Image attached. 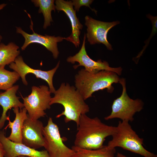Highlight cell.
Returning a JSON list of instances; mask_svg holds the SVG:
<instances>
[{
  "instance_id": "6da1fadb",
  "label": "cell",
  "mask_w": 157,
  "mask_h": 157,
  "mask_svg": "<svg viewBox=\"0 0 157 157\" xmlns=\"http://www.w3.org/2000/svg\"><path fill=\"white\" fill-rule=\"evenodd\" d=\"M74 146L88 150L100 149L106 138L115 132L116 127L102 122L98 117L90 118L86 114L80 116Z\"/></svg>"
},
{
  "instance_id": "7a4b0ae2",
  "label": "cell",
  "mask_w": 157,
  "mask_h": 157,
  "mask_svg": "<svg viewBox=\"0 0 157 157\" xmlns=\"http://www.w3.org/2000/svg\"><path fill=\"white\" fill-rule=\"evenodd\" d=\"M54 94V97L51 99L50 105L58 104L63 105L64 108V110L56 115V118L64 116L66 123L73 121L77 126L81 115L86 114L90 110L89 106L82 95L75 87L64 83H61Z\"/></svg>"
},
{
  "instance_id": "3957f363",
  "label": "cell",
  "mask_w": 157,
  "mask_h": 157,
  "mask_svg": "<svg viewBox=\"0 0 157 157\" xmlns=\"http://www.w3.org/2000/svg\"><path fill=\"white\" fill-rule=\"evenodd\" d=\"M120 79L118 75L112 71L101 70L92 74L82 69L75 76V87L85 100L99 90L106 89L108 92H112V84L119 83Z\"/></svg>"
},
{
  "instance_id": "277c9868",
  "label": "cell",
  "mask_w": 157,
  "mask_h": 157,
  "mask_svg": "<svg viewBox=\"0 0 157 157\" xmlns=\"http://www.w3.org/2000/svg\"><path fill=\"white\" fill-rule=\"evenodd\" d=\"M112 139L107 145L110 147H119L144 157H157L143 146V139L140 138L132 129L129 122L119 121Z\"/></svg>"
},
{
  "instance_id": "5b68a950",
  "label": "cell",
  "mask_w": 157,
  "mask_h": 157,
  "mask_svg": "<svg viewBox=\"0 0 157 157\" xmlns=\"http://www.w3.org/2000/svg\"><path fill=\"white\" fill-rule=\"evenodd\" d=\"M119 83L122 87V94L114 101L110 114L104 119L108 120L118 118L122 121L132 122L134 120L133 116L135 113L142 109L144 103L140 99H133L129 97L126 92L125 79L120 78Z\"/></svg>"
},
{
  "instance_id": "8992f818",
  "label": "cell",
  "mask_w": 157,
  "mask_h": 157,
  "mask_svg": "<svg viewBox=\"0 0 157 157\" xmlns=\"http://www.w3.org/2000/svg\"><path fill=\"white\" fill-rule=\"evenodd\" d=\"M51 93L46 85L33 86L29 95L25 97L22 96L24 107L28 112L29 118L37 120L44 117L46 114L45 111L51 108Z\"/></svg>"
},
{
  "instance_id": "52a82bcc",
  "label": "cell",
  "mask_w": 157,
  "mask_h": 157,
  "mask_svg": "<svg viewBox=\"0 0 157 157\" xmlns=\"http://www.w3.org/2000/svg\"><path fill=\"white\" fill-rule=\"evenodd\" d=\"M43 135L45 141L44 147L50 157H71L74 153L72 149L63 143L58 126L51 117L49 118L47 125L44 127Z\"/></svg>"
},
{
  "instance_id": "ba28073f",
  "label": "cell",
  "mask_w": 157,
  "mask_h": 157,
  "mask_svg": "<svg viewBox=\"0 0 157 157\" xmlns=\"http://www.w3.org/2000/svg\"><path fill=\"white\" fill-rule=\"evenodd\" d=\"M86 39V34H85L80 49L75 55L68 57L67 61L73 64L77 62L79 64L73 66L74 69H76L80 66H83L84 67V69L86 71L91 73H96L101 70H106L112 71L118 75H121L122 70L121 67H111L108 62L106 61H102L101 59L95 61L88 56L85 48Z\"/></svg>"
},
{
  "instance_id": "9c48e42d",
  "label": "cell",
  "mask_w": 157,
  "mask_h": 157,
  "mask_svg": "<svg viewBox=\"0 0 157 157\" xmlns=\"http://www.w3.org/2000/svg\"><path fill=\"white\" fill-rule=\"evenodd\" d=\"M85 24L87 27L86 38L90 44H103L108 50H112V46L107 40V34L112 28L119 24L120 22H104L88 15L85 17Z\"/></svg>"
},
{
  "instance_id": "30bf717a",
  "label": "cell",
  "mask_w": 157,
  "mask_h": 157,
  "mask_svg": "<svg viewBox=\"0 0 157 157\" xmlns=\"http://www.w3.org/2000/svg\"><path fill=\"white\" fill-rule=\"evenodd\" d=\"M60 63V61H59L54 68L47 71L35 69L28 66L24 62L22 57L19 56L14 62L9 65V67L19 74L23 83L25 85H28V82L26 79V75L28 74H32L37 78H40L46 81L49 85L50 92L51 93H54L56 90L53 84V77L59 67Z\"/></svg>"
},
{
  "instance_id": "8fae6325",
  "label": "cell",
  "mask_w": 157,
  "mask_h": 157,
  "mask_svg": "<svg viewBox=\"0 0 157 157\" xmlns=\"http://www.w3.org/2000/svg\"><path fill=\"white\" fill-rule=\"evenodd\" d=\"M44 127L41 121L32 120L28 116L24 122L22 130V143L36 150L44 147Z\"/></svg>"
},
{
  "instance_id": "7c38bea8",
  "label": "cell",
  "mask_w": 157,
  "mask_h": 157,
  "mask_svg": "<svg viewBox=\"0 0 157 157\" xmlns=\"http://www.w3.org/2000/svg\"><path fill=\"white\" fill-rule=\"evenodd\" d=\"M31 28L33 32L32 34L26 33L20 27H16V32L21 34L24 39V43L21 48L22 50H25L31 44L38 43L44 46L51 52L54 58H57L59 53L58 43L62 41L64 39V38L60 36L55 37L46 34L43 35L35 33L33 29L32 25H31Z\"/></svg>"
},
{
  "instance_id": "4fadbf2b",
  "label": "cell",
  "mask_w": 157,
  "mask_h": 157,
  "mask_svg": "<svg viewBox=\"0 0 157 157\" xmlns=\"http://www.w3.org/2000/svg\"><path fill=\"white\" fill-rule=\"evenodd\" d=\"M0 141L4 148L5 157H17L20 156L31 157H50L46 150L39 151L23 143L12 142L6 137L4 130L0 131Z\"/></svg>"
},
{
  "instance_id": "5bb4252c",
  "label": "cell",
  "mask_w": 157,
  "mask_h": 157,
  "mask_svg": "<svg viewBox=\"0 0 157 157\" xmlns=\"http://www.w3.org/2000/svg\"><path fill=\"white\" fill-rule=\"evenodd\" d=\"M55 9L58 11H63L69 18L72 28L71 35L64 39L73 43L76 47H79L80 44L79 36L83 25L77 17L71 1L56 0L55 1Z\"/></svg>"
},
{
  "instance_id": "9a60e30c",
  "label": "cell",
  "mask_w": 157,
  "mask_h": 157,
  "mask_svg": "<svg viewBox=\"0 0 157 157\" xmlns=\"http://www.w3.org/2000/svg\"><path fill=\"white\" fill-rule=\"evenodd\" d=\"M19 88L18 85H15L5 92H0V106L3 108L0 118V130L3 128L7 120V113L9 110L16 107L20 109L24 108L23 104L19 100V98L16 95Z\"/></svg>"
},
{
  "instance_id": "2e32d148",
  "label": "cell",
  "mask_w": 157,
  "mask_h": 157,
  "mask_svg": "<svg viewBox=\"0 0 157 157\" xmlns=\"http://www.w3.org/2000/svg\"><path fill=\"white\" fill-rule=\"evenodd\" d=\"M16 107L13 108V110L15 117L14 120L10 121L9 116H8L7 120L8 123L7 127L11 129V133L7 138L13 142L22 143V131L25 120L28 117L27 110L24 108L20 109Z\"/></svg>"
},
{
  "instance_id": "e0dca14e",
  "label": "cell",
  "mask_w": 157,
  "mask_h": 157,
  "mask_svg": "<svg viewBox=\"0 0 157 157\" xmlns=\"http://www.w3.org/2000/svg\"><path fill=\"white\" fill-rule=\"evenodd\" d=\"M72 149L74 153L71 157H115V148L104 146L101 148L95 150H88L74 146Z\"/></svg>"
},
{
  "instance_id": "ac0fdd59",
  "label": "cell",
  "mask_w": 157,
  "mask_h": 157,
  "mask_svg": "<svg viewBox=\"0 0 157 157\" xmlns=\"http://www.w3.org/2000/svg\"><path fill=\"white\" fill-rule=\"evenodd\" d=\"M19 47L13 42L6 45L0 43V67H5L14 62L19 56L20 51Z\"/></svg>"
},
{
  "instance_id": "d6986e66",
  "label": "cell",
  "mask_w": 157,
  "mask_h": 157,
  "mask_svg": "<svg viewBox=\"0 0 157 157\" xmlns=\"http://www.w3.org/2000/svg\"><path fill=\"white\" fill-rule=\"evenodd\" d=\"M35 6L39 8V13H42L44 18L43 28L46 29L51 25L53 22L51 13L53 10L55 11L54 0H32L31 1Z\"/></svg>"
},
{
  "instance_id": "ffe728a7",
  "label": "cell",
  "mask_w": 157,
  "mask_h": 157,
  "mask_svg": "<svg viewBox=\"0 0 157 157\" xmlns=\"http://www.w3.org/2000/svg\"><path fill=\"white\" fill-rule=\"evenodd\" d=\"M20 77L17 72L8 70L5 67H0V90H6L11 88Z\"/></svg>"
},
{
  "instance_id": "44dd1931",
  "label": "cell",
  "mask_w": 157,
  "mask_h": 157,
  "mask_svg": "<svg viewBox=\"0 0 157 157\" xmlns=\"http://www.w3.org/2000/svg\"><path fill=\"white\" fill-rule=\"evenodd\" d=\"M73 6L74 7V9L76 11L78 12L80 8L82 6H85L88 7L91 10L94 11L97 15V11L92 8L90 6L94 0H73L71 1Z\"/></svg>"
},
{
  "instance_id": "7402d4cb",
  "label": "cell",
  "mask_w": 157,
  "mask_h": 157,
  "mask_svg": "<svg viewBox=\"0 0 157 157\" xmlns=\"http://www.w3.org/2000/svg\"><path fill=\"white\" fill-rule=\"evenodd\" d=\"M5 152L3 145L0 141V157H5Z\"/></svg>"
},
{
  "instance_id": "603a6c76",
  "label": "cell",
  "mask_w": 157,
  "mask_h": 157,
  "mask_svg": "<svg viewBox=\"0 0 157 157\" xmlns=\"http://www.w3.org/2000/svg\"><path fill=\"white\" fill-rule=\"evenodd\" d=\"M116 156L117 157H131L127 156L124 155V154L121 153H120L119 152L117 153Z\"/></svg>"
},
{
  "instance_id": "cb8c5ba5",
  "label": "cell",
  "mask_w": 157,
  "mask_h": 157,
  "mask_svg": "<svg viewBox=\"0 0 157 157\" xmlns=\"http://www.w3.org/2000/svg\"><path fill=\"white\" fill-rule=\"evenodd\" d=\"M7 4L2 3L0 4V10L3 9L6 5Z\"/></svg>"
},
{
  "instance_id": "d4e9b609",
  "label": "cell",
  "mask_w": 157,
  "mask_h": 157,
  "mask_svg": "<svg viewBox=\"0 0 157 157\" xmlns=\"http://www.w3.org/2000/svg\"><path fill=\"white\" fill-rule=\"evenodd\" d=\"M17 157H31L26 156H18Z\"/></svg>"
},
{
  "instance_id": "484cf974",
  "label": "cell",
  "mask_w": 157,
  "mask_h": 157,
  "mask_svg": "<svg viewBox=\"0 0 157 157\" xmlns=\"http://www.w3.org/2000/svg\"><path fill=\"white\" fill-rule=\"evenodd\" d=\"M2 39V36L0 35V43L1 42V41Z\"/></svg>"
}]
</instances>
